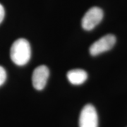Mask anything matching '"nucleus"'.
<instances>
[{
    "label": "nucleus",
    "instance_id": "6e6552de",
    "mask_svg": "<svg viewBox=\"0 0 127 127\" xmlns=\"http://www.w3.org/2000/svg\"><path fill=\"white\" fill-rule=\"evenodd\" d=\"M5 15V11L3 6L0 4V23H1L4 20Z\"/></svg>",
    "mask_w": 127,
    "mask_h": 127
},
{
    "label": "nucleus",
    "instance_id": "20e7f679",
    "mask_svg": "<svg viewBox=\"0 0 127 127\" xmlns=\"http://www.w3.org/2000/svg\"><path fill=\"white\" fill-rule=\"evenodd\" d=\"M116 37L112 34H108L102 37L95 41L89 48L90 54L92 56H97L104 52L110 50L116 43Z\"/></svg>",
    "mask_w": 127,
    "mask_h": 127
},
{
    "label": "nucleus",
    "instance_id": "f257e3e1",
    "mask_svg": "<svg viewBox=\"0 0 127 127\" xmlns=\"http://www.w3.org/2000/svg\"><path fill=\"white\" fill-rule=\"evenodd\" d=\"M10 57L16 65H26L31 57V48L29 42L24 38H20L14 42L10 50Z\"/></svg>",
    "mask_w": 127,
    "mask_h": 127
},
{
    "label": "nucleus",
    "instance_id": "423d86ee",
    "mask_svg": "<svg viewBox=\"0 0 127 127\" xmlns=\"http://www.w3.org/2000/svg\"><path fill=\"white\" fill-rule=\"evenodd\" d=\"M66 76L68 81L73 85H81L88 78V73L83 69H72L68 71Z\"/></svg>",
    "mask_w": 127,
    "mask_h": 127
},
{
    "label": "nucleus",
    "instance_id": "f03ea898",
    "mask_svg": "<svg viewBox=\"0 0 127 127\" xmlns=\"http://www.w3.org/2000/svg\"><path fill=\"white\" fill-rule=\"evenodd\" d=\"M103 11L94 6L89 9L82 18L81 25L83 28L86 31H91L95 28L103 18Z\"/></svg>",
    "mask_w": 127,
    "mask_h": 127
},
{
    "label": "nucleus",
    "instance_id": "7ed1b4c3",
    "mask_svg": "<svg viewBox=\"0 0 127 127\" xmlns=\"http://www.w3.org/2000/svg\"><path fill=\"white\" fill-rule=\"evenodd\" d=\"M79 127H98V117L95 107L88 104L82 109L79 117Z\"/></svg>",
    "mask_w": 127,
    "mask_h": 127
},
{
    "label": "nucleus",
    "instance_id": "39448f33",
    "mask_svg": "<svg viewBox=\"0 0 127 127\" xmlns=\"http://www.w3.org/2000/svg\"><path fill=\"white\" fill-rule=\"evenodd\" d=\"M50 76L49 68L45 65H40L35 68L32 76V83L33 87L37 90H42L47 84Z\"/></svg>",
    "mask_w": 127,
    "mask_h": 127
},
{
    "label": "nucleus",
    "instance_id": "0eeeda50",
    "mask_svg": "<svg viewBox=\"0 0 127 127\" xmlns=\"http://www.w3.org/2000/svg\"><path fill=\"white\" fill-rule=\"evenodd\" d=\"M6 79V72L2 66H0V86H2Z\"/></svg>",
    "mask_w": 127,
    "mask_h": 127
}]
</instances>
